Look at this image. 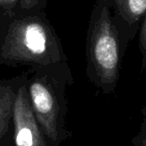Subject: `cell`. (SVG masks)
<instances>
[{
  "mask_svg": "<svg viewBox=\"0 0 146 146\" xmlns=\"http://www.w3.org/2000/svg\"><path fill=\"white\" fill-rule=\"evenodd\" d=\"M65 61L61 41L44 10L19 6L0 10V66L36 68Z\"/></svg>",
  "mask_w": 146,
  "mask_h": 146,
  "instance_id": "obj_1",
  "label": "cell"
},
{
  "mask_svg": "<svg viewBox=\"0 0 146 146\" xmlns=\"http://www.w3.org/2000/svg\"><path fill=\"white\" fill-rule=\"evenodd\" d=\"M27 74V92L37 122L49 146H61L70 136L66 128V91L73 78L67 61L30 68Z\"/></svg>",
  "mask_w": 146,
  "mask_h": 146,
  "instance_id": "obj_2",
  "label": "cell"
},
{
  "mask_svg": "<svg viewBox=\"0 0 146 146\" xmlns=\"http://www.w3.org/2000/svg\"><path fill=\"white\" fill-rule=\"evenodd\" d=\"M111 7V0H97L90 15L86 43L87 74L105 94L115 90L122 55L121 33Z\"/></svg>",
  "mask_w": 146,
  "mask_h": 146,
  "instance_id": "obj_3",
  "label": "cell"
},
{
  "mask_svg": "<svg viewBox=\"0 0 146 146\" xmlns=\"http://www.w3.org/2000/svg\"><path fill=\"white\" fill-rule=\"evenodd\" d=\"M26 80L19 87L14 102L12 119L13 145L49 146L31 107L27 92Z\"/></svg>",
  "mask_w": 146,
  "mask_h": 146,
  "instance_id": "obj_4",
  "label": "cell"
},
{
  "mask_svg": "<svg viewBox=\"0 0 146 146\" xmlns=\"http://www.w3.org/2000/svg\"><path fill=\"white\" fill-rule=\"evenodd\" d=\"M27 73L9 79H0V146L13 145V108L17 92Z\"/></svg>",
  "mask_w": 146,
  "mask_h": 146,
  "instance_id": "obj_5",
  "label": "cell"
},
{
  "mask_svg": "<svg viewBox=\"0 0 146 146\" xmlns=\"http://www.w3.org/2000/svg\"><path fill=\"white\" fill-rule=\"evenodd\" d=\"M114 4L116 16L124 22L129 29V36L131 38V28L137 27L139 21L145 16L146 0H111Z\"/></svg>",
  "mask_w": 146,
  "mask_h": 146,
  "instance_id": "obj_6",
  "label": "cell"
},
{
  "mask_svg": "<svg viewBox=\"0 0 146 146\" xmlns=\"http://www.w3.org/2000/svg\"><path fill=\"white\" fill-rule=\"evenodd\" d=\"M142 121L139 126L138 133L132 139L133 146H146V104L141 110Z\"/></svg>",
  "mask_w": 146,
  "mask_h": 146,
  "instance_id": "obj_7",
  "label": "cell"
},
{
  "mask_svg": "<svg viewBox=\"0 0 146 146\" xmlns=\"http://www.w3.org/2000/svg\"><path fill=\"white\" fill-rule=\"evenodd\" d=\"M139 51L142 56L141 69L144 71L146 70V13L139 32Z\"/></svg>",
  "mask_w": 146,
  "mask_h": 146,
  "instance_id": "obj_8",
  "label": "cell"
},
{
  "mask_svg": "<svg viewBox=\"0 0 146 146\" xmlns=\"http://www.w3.org/2000/svg\"><path fill=\"white\" fill-rule=\"evenodd\" d=\"M18 6L25 10H44L47 0H17Z\"/></svg>",
  "mask_w": 146,
  "mask_h": 146,
  "instance_id": "obj_9",
  "label": "cell"
},
{
  "mask_svg": "<svg viewBox=\"0 0 146 146\" xmlns=\"http://www.w3.org/2000/svg\"><path fill=\"white\" fill-rule=\"evenodd\" d=\"M16 6H18L17 0H0V10L14 8Z\"/></svg>",
  "mask_w": 146,
  "mask_h": 146,
  "instance_id": "obj_10",
  "label": "cell"
}]
</instances>
